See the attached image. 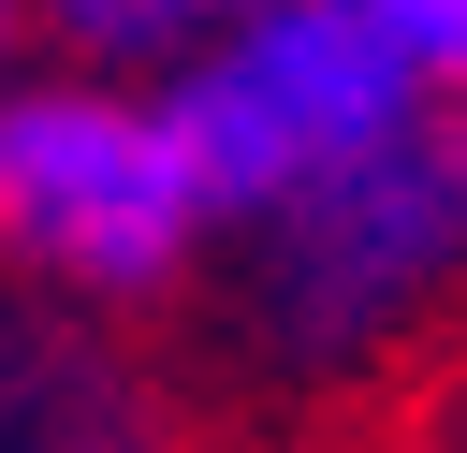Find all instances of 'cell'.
I'll return each mask as SVG.
<instances>
[{"mask_svg": "<svg viewBox=\"0 0 467 453\" xmlns=\"http://www.w3.org/2000/svg\"><path fill=\"white\" fill-rule=\"evenodd\" d=\"M234 263L219 321L234 365L263 395H350L379 365H409L423 336L467 321V102L423 88L409 117L350 132L336 161H306L292 190H263L248 219H219Z\"/></svg>", "mask_w": 467, "mask_h": 453, "instance_id": "1", "label": "cell"}, {"mask_svg": "<svg viewBox=\"0 0 467 453\" xmlns=\"http://www.w3.org/2000/svg\"><path fill=\"white\" fill-rule=\"evenodd\" d=\"M204 263H219V205L161 117V73L0 58V278L88 321H146L204 292Z\"/></svg>", "mask_w": 467, "mask_h": 453, "instance_id": "2", "label": "cell"}, {"mask_svg": "<svg viewBox=\"0 0 467 453\" xmlns=\"http://www.w3.org/2000/svg\"><path fill=\"white\" fill-rule=\"evenodd\" d=\"M409 102H423V73L365 0H263V15H219L204 44L161 58V117H175L219 219H248L263 190H292L306 161H336L350 132H379Z\"/></svg>", "mask_w": 467, "mask_h": 453, "instance_id": "3", "label": "cell"}, {"mask_svg": "<svg viewBox=\"0 0 467 453\" xmlns=\"http://www.w3.org/2000/svg\"><path fill=\"white\" fill-rule=\"evenodd\" d=\"M29 29H44L58 58H102V73H161L175 44H204L190 0H29Z\"/></svg>", "mask_w": 467, "mask_h": 453, "instance_id": "4", "label": "cell"}, {"mask_svg": "<svg viewBox=\"0 0 467 453\" xmlns=\"http://www.w3.org/2000/svg\"><path fill=\"white\" fill-rule=\"evenodd\" d=\"M365 15L409 44V73H423V88H452V102H467V0H365Z\"/></svg>", "mask_w": 467, "mask_h": 453, "instance_id": "5", "label": "cell"}, {"mask_svg": "<svg viewBox=\"0 0 467 453\" xmlns=\"http://www.w3.org/2000/svg\"><path fill=\"white\" fill-rule=\"evenodd\" d=\"M15 44H29V0H0V58H15Z\"/></svg>", "mask_w": 467, "mask_h": 453, "instance_id": "6", "label": "cell"}, {"mask_svg": "<svg viewBox=\"0 0 467 453\" xmlns=\"http://www.w3.org/2000/svg\"><path fill=\"white\" fill-rule=\"evenodd\" d=\"M190 15H204V29H219V15H263V0H190Z\"/></svg>", "mask_w": 467, "mask_h": 453, "instance_id": "7", "label": "cell"}]
</instances>
